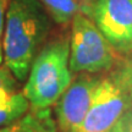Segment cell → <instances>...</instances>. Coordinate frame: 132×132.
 Listing matches in <instances>:
<instances>
[{
    "mask_svg": "<svg viewBox=\"0 0 132 132\" xmlns=\"http://www.w3.org/2000/svg\"><path fill=\"white\" fill-rule=\"evenodd\" d=\"M16 87L17 80L11 73V71L6 66L0 67V103L7 102L16 92Z\"/></svg>",
    "mask_w": 132,
    "mask_h": 132,
    "instance_id": "obj_10",
    "label": "cell"
},
{
    "mask_svg": "<svg viewBox=\"0 0 132 132\" xmlns=\"http://www.w3.org/2000/svg\"><path fill=\"white\" fill-rule=\"evenodd\" d=\"M57 23L65 24L78 12L76 0H39Z\"/></svg>",
    "mask_w": 132,
    "mask_h": 132,
    "instance_id": "obj_9",
    "label": "cell"
},
{
    "mask_svg": "<svg viewBox=\"0 0 132 132\" xmlns=\"http://www.w3.org/2000/svg\"><path fill=\"white\" fill-rule=\"evenodd\" d=\"M70 42L61 38L48 43L32 62L23 93L33 109H48L72 82L69 65Z\"/></svg>",
    "mask_w": 132,
    "mask_h": 132,
    "instance_id": "obj_2",
    "label": "cell"
},
{
    "mask_svg": "<svg viewBox=\"0 0 132 132\" xmlns=\"http://www.w3.org/2000/svg\"><path fill=\"white\" fill-rule=\"evenodd\" d=\"M28 109L29 103L23 93L15 92L7 102L0 103V126L7 125L21 118L28 111Z\"/></svg>",
    "mask_w": 132,
    "mask_h": 132,
    "instance_id": "obj_8",
    "label": "cell"
},
{
    "mask_svg": "<svg viewBox=\"0 0 132 132\" xmlns=\"http://www.w3.org/2000/svg\"><path fill=\"white\" fill-rule=\"evenodd\" d=\"M5 20V65L22 82L27 80L38 49L49 32V19L39 0H10Z\"/></svg>",
    "mask_w": 132,
    "mask_h": 132,
    "instance_id": "obj_1",
    "label": "cell"
},
{
    "mask_svg": "<svg viewBox=\"0 0 132 132\" xmlns=\"http://www.w3.org/2000/svg\"><path fill=\"white\" fill-rule=\"evenodd\" d=\"M132 104V67L102 78L77 132H113Z\"/></svg>",
    "mask_w": 132,
    "mask_h": 132,
    "instance_id": "obj_3",
    "label": "cell"
},
{
    "mask_svg": "<svg viewBox=\"0 0 132 132\" xmlns=\"http://www.w3.org/2000/svg\"><path fill=\"white\" fill-rule=\"evenodd\" d=\"M92 17L116 52H131L132 0H95Z\"/></svg>",
    "mask_w": 132,
    "mask_h": 132,
    "instance_id": "obj_6",
    "label": "cell"
},
{
    "mask_svg": "<svg viewBox=\"0 0 132 132\" xmlns=\"http://www.w3.org/2000/svg\"><path fill=\"white\" fill-rule=\"evenodd\" d=\"M102 78L82 72L56 100L55 123L57 132H77L90 108Z\"/></svg>",
    "mask_w": 132,
    "mask_h": 132,
    "instance_id": "obj_5",
    "label": "cell"
},
{
    "mask_svg": "<svg viewBox=\"0 0 132 132\" xmlns=\"http://www.w3.org/2000/svg\"><path fill=\"white\" fill-rule=\"evenodd\" d=\"M116 50L93 20L77 12L72 17L70 39V70L76 73H97L111 69Z\"/></svg>",
    "mask_w": 132,
    "mask_h": 132,
    "instance_id": "obj_4",
    "label": "cell"
},
{
    "mask_svg": "<svg viewBox=\"0 0 132 132\" xmlns=\"http://www.w3.org/2000/svg\"><path fill=\"white\" fill-rule=\"evenodd\" d=\"M3 59H4V57H3V48L0 47V65H1V62H3Z\"/></svg>",
    "mask_w": 132,
    "mask_h": 132,
    "instance_id": "obj_13",
    "label": "cell"
},
{
    "mask_svg": "<svg viewBox=\"0 0 132 132\" xmlns=\"http://www.w3.org/2000/svg\"><path fill=\"white\" fill-rule=\"evenodd\" d=\"M0 132H57V128L50 108H31L21 118L0 126Z\"/></svg>",
    "mask_w": 132,
    "mask_h": 132,
    "instance_id": "obj_7",
    "label": "cell"
},
{
    "mask_svg": "<svg viewBox=\"0 0 132 132\" xmlns=\"http://www.w3.org/2000/svg\"><path fill=\"white\" fill-rule=\"evenodd\" d=\"M113 132H132V110L125 113L122 118L119 120L118 125L115 126Z\"/></svg>",
    "mask_w": 132,
    "mask_h": 132,
    "instance_id": "obj_11",
    "label": "cell"
},
{
    "mask_svg": "<svg viewBox=\"0 0 132 132\" xmlns=\"http://www.w3.org/2000/svg\"><path fill=\"white\" fill-rule=\"evenodd\" d=\"M9 3L10 0H0V38L4 31V22L6 19V11H7Z\"/></svg>",
    "mask_w": 132,
    "mask_h": 132,
    "instance_id": "obj_12",
    "label": "cell"
}]
</instances>
